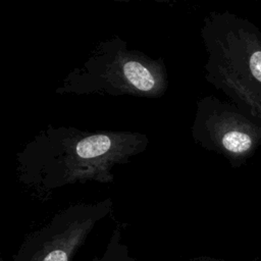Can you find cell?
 Wrapping results in <instances>:
<instances>
[{
    "label": "cell",
    "instance_id": "obj_4",
    "mask_svg": "<svg viewBox=\"0 0 261 261\" xmlns=\"http://www.w3.org/2000/svg\"><path fill=\"white\" fill-rule=\"evenodd\" d=\"M194 138L232 163H242L261 146V125L238 107L213 97L198 106Z\"/></svg>",
    "mask_w": 261,
    "mask_h": 261
},
{
    "label": "cell",
    "instance_id": "obj_2",
    "mask_svg": "<svg viewBox=\"0 0 261 261\" xmlns=\"http://www.w3.org/2000/svg\"><path fill=\"white\" fill-rule=\"evenodd\" d=\"M202 36L207 80L261 125V31L230 13L207 17Z\"/></svg>",
    "mask_w": 261,
    "mask_h": 261
},
{
    "label": "cell",
    "instance_id": "obj_3",
    "mask_svg": "<svg viewBox=\"0 0 261 261\" xmlns=\"http://www.w3.org/2000/svg\"><path fill=\"white\" fill-rule=\"evenodd\" d=\"M165 88L162 64L140 52L128 50L120 40H111L100 44L84 66L66 77L58 92L156 97Z\"/></svg>",
    "mask_w": 261,
    "mask_h": 261
},
{
    "label": "cell",
    "instance_id": "obj_1",
    "mask_svg": "<svg viewBox=\"0 0 261 261\" xmlns=\"http://www.w3.org/2000/svg\"><path fill=\"white\" fill-rule=\"evenodd\" d=\"M147 144V137L139 133L50 127L18 154L19 177L42 192L76 181L109 182L112 168L145 150Z\"/></svg>",
    "mask_w": 261,
    "mask_h": 261
},
{
    "label": "cell",
    "instance_id": "obj_5",
    "mask_svg": "<svg viewBox=\"0 0 261 261\" xmlns=\"http://www.w3.org/2000/svg\"><path fill=\"white\" fill-rule=\"evenodd\" d=\"M110 207V200L68 207L27 242L15 261H69L94 223Z\"/></svg>",
    "mask_w": 261,
    "mask_h": 261
}]
</instances>
